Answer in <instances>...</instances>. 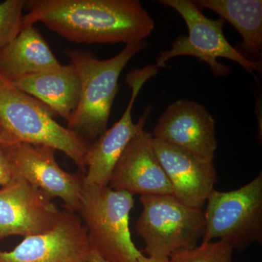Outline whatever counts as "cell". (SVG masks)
Segmentation results:
<instances>
[{
	"label": "cell",
	"instance_id": "obj_1",
	"mask_svg": "<svg viewBox=\"0 0 262 262\" xmlns=\"http://www.w3.org/2000/svg\"><path fill=\"white\" fill-rule=\"evenodd\" d=\"M26 6L24 28L42 23L71 42L127 45L144 40L155 29L139 0H29Z\"/></svg>",
	"mask_w": 262,
	"mask_h": 262
},
{
	"label": "cell",
	"instance_id": "obj_2",
	"mask_svg": "<svg viewBox=\"0 0 262 262\" xmlns=\"http://www.w3.org/2000/svg\"><path fill=\"white\" fill-rule=\"evenodd\" d=\"M147 47L145 40L130 43L106 60H99L89 52L66 50L81 84L78 105L67 122V128L91 144L106 130L121 72L133 57Z\"/></svg>",
	"mask_w": 262,
	"mask_h": 262
},
{
	"label": "cell",
	"instance_id": "obj_3",
	"mask_svg": "<svg viewBox=\"0 0 262 262\" xmlns=\"http://www.w3.org/2000/svg\"><path fill=\"white\" fill-rule=\"evenodd\" d=\"M54 112L0 75V122L17 141L63 151L86 173L84 155L91 143L62 126Z\"/></svg>",
	"mask_w": 262,
	"mask_h": 262
},
{
	"label": "cell",
	"instance_id": "obj_4",
	"mask_svg": "<svg viewBox=\"0 0 262 262\" xmlns=\"http://www.w3.org/2000/svg\"><path fill=\"white\" fill-rule=\"evenodd\" d=\"M134 195L106 186H82L77 213L87 230L91 251L108 262H136L142 253L131 238Z\"/></svg>",
	"mask_w": 262,
	"mask_h": 262
},
{
	"label": "cell",
	"instance_id": "obj_5",
	"mask_svg": "<svg viewBox=\"0 0 262 262\" xmlns=\"http://www.w3.org/2000/svg\"><path fill=\"white\" fill-rule=\"evenodd\" d=\"M160 4L177 12L187 26L188 35L176 38L168 51L160 52L155 66L165 68L166 62L182 56H194L209 66L212 73L217 77H225L231 73L227 66L217 59L227 58L241 65L255 77V72H261L260 61L248 59L226 39L223 32L225 20L207 18L191 0H160Z\"/></svg>",
	"mask_w": 262,
	"mask_h": 262
},
{
	"label": "cell",
	"instance_id": "obj_6",
	"mask_svg": "<svg viewBox=\"0 0 262 262\" xmlns=\"http://www.w3.org/2000/svg\"><path fill=\"white\" fill-rule=\"evenodd\" d=\"M143 210L136 232L149 256L169 257L182 248L196 247L205 229L204 212L191 208L173 194L141 195Z\"/></svg>",
	"mask_w": 262,
	"mask_h": 262
},
{
	"label": "cell",
	"instance_id": "obj_7",
	"mask_svg": "<svg viewBox=\"0 0 262 262\" xmlns=\"http://www.w3.org/2000/svg\"><path fill=\"white\" fill-rule=\"evenodd\" d=\"M206 203L203 242L219 239L241 251L253 243L261 244V172L238 189H214Z\"/></svg>",
	"mask_w": 262,
	"mask_h": 262
},
{
	"label": "cell",
	"instance_id": "obj_8",
	"mask_svg": "<svg viewBox=\"0 0 262 262\" xmlns=\"http://www.w3.org/2000/svg\"><path fill=\"white\" fill-rule=\"evenodd\" d=\"M158 72L155 65H149L127 74L125 82L132 90L130 101L121 118L89 146L84 158L86 168L84 185L108 186L117 161L131 139L145 125L151 113V106L149 105L137 123L133 121L132 110L136 98L146 81L156 75Z\"/></svg>",
	"mask_w": 262,
	"mask_h": 262
},
{
	"label": "cell",
	"instance_id": "obj_9",
	"mask_svg": "<svg viewBox=\"0 0 262 262\" xmlns=\"http://www.w3.org/2000/svg\"><path fill=\"white\" fill-rule=\"evenodd\" d=\"M13 175L19 176L52 199L59 198L63 208L77 212L80 206L84 174L63 170L50 146L17 142L4 144Z\"/></svg>",
	"mask_w": 262,
	"mask_h": 262
},
{
	"label": "cell",
	"instance_id": "obj_10",
	"mask_svg": "<svg viewBox=\"0 0 262 262\" xmlns=\"http://www.w3.org/2000/svg\"><path fill=\"white\" fill-rule=\"evenodd\" d=\"M61 214L53 199L19 176L0 189V239L45 233Z\"/></svg>",
	"mask_w": 262,
	"mask_h": 262
},
{
	"label": "cell",
	"instance_id": "obj_11",
	"mask_svg": "<svg viewBox=\"0 0 262 262\" xmlns=\"http://www.w3.org/2000/svg\"><path fill=\"white\" fill-rule=\"evenodd\" d=\"M91 252L80 217L63 208L51 230L24 237L12 251L0 250V262H89Z\"/></svg>",
	"mask_w": 262,
	"mask_h": 262
},
{
	"label": "cell",
	"instance_id": "obj_12",
	"mask_svg": "<svg viewBox=\"0 0 262 262\" xmlns=\"http://www.w3.org/2000/svg\"><path fill=\"white\" fill-rule=\"evenodd\" d=\"M215 121L203 105L182 99L169 105L151 133L153 139L213 160L218 147Z\"/></svg>",
	"mask_w": 262,
	"mask_h": 262
},
{
	"label": "cell",
	"instance_id": "obj_13",
	"mask_svg": "<svg viewBox=\"0 0 262 262\" xmlns=\"http://www.w3.org/2000/svg\"><path fill=\"white\" fill-rule=\"evenodd\" d=\"M141 127L114 168L108 187L134 195L173 194V188L153 146L151 133Z\"/></svg>",
	"mask_w": 262,
	"mask_h": 262
},
{
	"label": "cell",
	"instance_id": "obj_14",
	"mask_svg": "<svg viewBox=\"0 0 262 262\" xmlns=\"http://www.w3.org/2000/svg\"><path fill=\"white\" fill-rule=\"evenodd\" d=\"M157 157L173 188V195L202 210L218 181L213 160L153 139Z\"/></svg>",
	"mask_w": 262,
	"mask_h": 262
},
{
	"label": "cell",
	"instance_id": "obj_15",
	"mask_svg": "<svg viewBox=\"0 0 262 262\" xmlns=\"http://www.w3.org/2000/svg\"><path fill=\"white\" fill-rule=\"evenodd\" d=\"M13 83L20 91L44 103L67 122L80 100V77L72 63L25 76Z\"/></svg>",
	"mask_w": 262,
	"mask_h": 262
},
{
	"label": "cell",
	"instance_id": "obj_16",
	"mask_svg": "<svg viewBox=\"0 0 262 262\" xmlns=\"http://www.w3.org/2000/svg\"><path fill=\"white\" fill-rule=\"evenodd\" d=\"M61 65L40 31L34 26L22 29L13 40L0 49V75L12 82Z\"/></svg>",
	"mask_w": 262,
	"mask_h": 262
},
{
	"label": "cell",
	"instance_id": "obj_17",
	"mask_svg": "<svg viewBox=\"0 0 262 262\" xmlns=\"http://www.w3.org/2000/svg\"><path fill=\"white\" fill-rule=\"evenodd\" d=\"M199 9H208L220 15L238 31L243 48L254 59L261 56V0H196Z\"/></svg>",
	"mask_w": 262,
	"mask_h": 262
},
{
	"label": "cell",
	"instance_id": "obj_18",
	"mask_svg": "<svg viewBox=\"0 0 262 262\" xmlns=\"http://www.w3.org/2000/svg\"><path fill=\"white\" fill-rule=\"evenodd\" d=\"M234 248L223 241L203 242L192 248H182L169 256L170 262H232Z\"/></svg>",
	"mask_w": 262,
	"mask_h": 262
},
{
	"label": "cell",
	"instance_id": "obj_19",
	"mask_svg": "<svg viewBox=\"0 0 262 262\" xmlns=\"http://www.w3.org/2000/svg\"><path fill=\"white\" fill-rule=\"evenodd\" d=\"M26 0H6L0 3V49L9 44L24 28Z\"/></svg>",
	"mask_w": 262,
	"mask_h": 262
},
{
	"label": "cell",
	"instance_id": "obj_20",
	"mask_svg": "<svg viewBox=\"0 0 262 262\" xmlns=\"http://www.w3.org/2000/svg\"><path fill=\"white\" fill-rule=\"evenodd\" d=\"M13 177V170L4 144H0V187L8 185Z\"/></svg>",
	"mask_w": 262,
	"mask_h": 262
},
{
	"label": "cell",
	"instance_id": "obj_21",
	"mask_svg": "<svg viewBox=\"0 0 262 262\" xmlns=\"http://www.w3.org/2000/svg\"><path fill=\"white\" fill-rule=\"evenodd\" d=\"M15 142H17V141L14 137L0 122V144H9Z\"/></svg>",
	"mask_w": 262,
	"mask_h": 262
},
{
	"label": "cell",
	"instance_id": "obj_22",
	"mask_svg": "<svg viewBox=\"0 0 262 262\" xmlns=\"http://www.w3.org/2000/svg\"><path fill=\"white\" fill-rule=\"evenodd\" d=\"M136 262H170L169 257H162V256H146L141 254L140 257L138 258Z\"/></svg>",
	"mask_w": 262,
	"mask_h": 262
},
{
	"label": "cell",
	"instance_id": "obj_23",
	"mask_svg": "<svg viewBox=\"0 0 262 262\" xmlns=\"http://www.w3.org/2000/svg\"><path fill=\"white\" fill-rule=\"evenodd\" d=\"M89 262H108L105 260L104 258L101 257L100 255L95 251H91L90 254Z\"/></svg>",
	"mask_w": 262,
	"mask_h": 262
}]
</instances>
